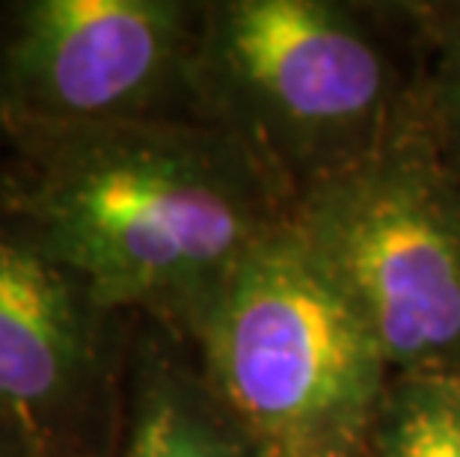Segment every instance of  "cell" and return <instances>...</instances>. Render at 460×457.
<instances>
[{
    "instance_id": "5",
    "label": "cell",
    "mask_w": 460,
    "mask_h": 457,
    "mask_svg": "<svg viewBox=\"0 0 460 457\" xmlns=\"http://www.w3.org/2000/svg\"><path fill=\"white\" fill-rule=\"evenodd\" d=\"M202 4L27 0L0 33V134L199 119Z\"/></svg>"
},
{
    "instance_id": "11",
    "label": "cell",
    "mask_w": 460,
    "mask_h": 457,
    "mask_svg": "<svg viewBox=\"0 0 460 457\" xmlns=\"http://www.w3.org/2000/svg\"><path fill=\"white\" fill-rule=\"evenodd\" d=\"M446 381L452 383V386H455V392L460 395V372H455V374H446Z\"/></svg>"
},
{
    "instance_id": "10",
    "label": "cell",
    "mask_w": 460,
    "mask_h": 457,
    "mask_svg": "<svg viewBox=\"0 0 460 457\" xmlns=\"http://www.w3.org/2000/svg\"><path fill=\"white\" fill-rule=\"evenodd\" d=\"M0 457H57V454L45 452L42 445H36L27 440V436L15 434L13 427L0 425Z\"/></svg>"
},
{
    "instance_id": "1",
    "label": "cell",
    "mask_w": 460,
    "mask_h": 457,
    "mask_svg": "<svg viewBox=\"0 0 460 457\" xmlns=\"http://www.w3.org/2000/svg\"><path fill=\"white\" fill-rule=\"evenodd\" d=\"M0 223L72 274L107 315L188 336L288 206L217 125L146 119L4 134Z\"/></svg>"
},
{
    "instance_id": "3",
    "label": "cell",
    "mask_w": 460,
    "mask_h": 457,
    "mask_svg": "<svg viewBox=\"0 0 460 457\" xmlns=\"http://www.w3.org/2000/svg\"><path fill=\"white\" fill-rule=\"evenodd\" d=\"M184 338L259 457L366 454L393 368L291 217L241 259Z\"/></svg>"
},
{
    "instance_id": "4",
    "label": "cell",
    "mask_w": 460,
    "mask_h": 457,
    "mask_svg": "<svg viewBox=\"0 0 460 457\" xmlns=\"http://www.w3.org/2000/svg\"><path fill=\"white\" fill-rule=\"evenodd\" d=\"M393 374L460 372V176L416 128L288 211Z\"/></svg>"
},
{
    "instance_id": "9",
    "label": "cell",
    "mask_w": 460,
    "mask_h": 457,
    "mask_svg": "<svg viewBox=\"0 0 460 457\" xmlns=\"http://www.w3.org/2000/svg\"><path fill=\"white\" fill-rule=\"evenodd\" d=\"M362 457H460V395L446 377L393 374Z\"/></svg>"
},
{
    "instance_id": "6",
    "label": "cell",
    "mask_w": 460,
    "mask_h": 457,
    "mask_svg": "<svg viewBox=\"0 0 460 457\" xmlns=\"http://www.w3.org/2000/svg\"><path fill=\"white\" fill-rule=\"evenodd\" d=\"M104 318L81 282L0 223V425L57 457H95Z\"/></svg>"
},
{
    "instance_id": "7",
    "label": "cell",
    "mask_w": 460,
    "mask_h": 457,
    "mask_svg": "<svg viewBox=\"0 0 460 457\" xmlns=\"http://www.w3.org/2000/svg\"><path fill=\"white\" fill-rule=\"evenodd\" d=\"M119 457H259L214 398L199 372L161 347L137 359Z\"/></svg>"
},
{
    "instance_id": "8",
    "label": "cell",
    "mask_w": 460,
    "mask_h": 457,
    "mask_svg": "<svg viewBox=\"0 0 460 457\" xmlns=\"http://www.w3.org/2000/svg\"><path fill=\"white\" fill-rule=\"evenodd\" d=\"M416 36V128L460 176V4H404Z\"/></svg>"
},
{
    "instance_id": "2",
    "label": "cell",
    "mask_w": 460,
    "mask_h": 457,
    "mask_svg": "<svg viewBox=\"0 0 460 457\" xmlns=\"http://www.w3.org/2000/svg\"><path fill=\"white\" fill-rule=\"evenodd\" d=\"M197 107L243 145L291 211L413 125V27L404 6L202 4Z\"/></svg>"
}]
</instances>
